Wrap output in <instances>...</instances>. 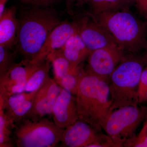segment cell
<instances>
[{"label": "cell", "mask_w": 147, "mask_h": 147, "mask_svg": "<svg viewBox=\"0 0 147 147\" xmlns=\"http://www.w3.org/2000/svg\"><path fill=\"white\" fill-rule=\"evenodd\" d=\"M18 15L17 50L25 59L36 57L49 35L62 22L56 9L23 5Z\"/></svg>", "instance_id": "1"}, {"label": "cell", "mask_w": 147, "mask_h": 147, "mask_svg": "<svg viewBox=\"0 0 147 147\" xmlns=\"http://www.w3.org/2000/svg\"><path fill=\"white\" fill-rule=\"evenodd\" d=\"M76 97L79 119L100 132L113 102L108 82L83 69Z\"/></svg>", "instance_id": "2"}, {"label": "cell", "mask_w": 147, "mask_h": 147, "mask_svg": "<svg viewBox=\"0 0 147 147\" xmlns=\"http://www.w3.org/2000/svg\"><path fill=\"white\" fill-rule=\"evenodd\" d=\"M96 15L97 23L110 34L121 50L135 53L146 47V26L130 12L111 11Z\"/></svg>", "instance_id": "3"}, {"label": "cell", "mask_w": 147, "mask_h": 147, "mask_svg": "<svg viewBox=\"0 0 147 147\" xmlns=\"http://www.w3.org/2000/svg\"><path fill=\"white\" fill-rule=\"evenodd\" d=\"M145 66L142 59L124 57L122 59L108 82L113 101L109 113L124 106L138 105V88Z\"/></svg>", "instance_id": "4"}, {"label": "cell", "mask_w": 147, "mask_h": 147, "mask_svg": "<svg viewBox=\"0 0 147 147\" xmlns=\"http://www.w3.org/2000/svg\"><path fill=\"white\" fill-rule=\"evenodd\" d=\"M63 131L44 117L26 118L15 123L12 138L18 147H54L61 142Z\"/></svg>", "instance_id": "5"}, {"label": "cell", "mask_w": 147, "mask_h": 147, "mask_svg": "<svg viewBox=\"0 0 147 147\" xmlns=\"http://www.w3.org/2000/svg\"><path fill=\"white\" fill-rule=\"evenodd\" d=\"M147 118V107L129 105L108 113L102 128L112 139L123 147L124 142L135 136L138 127Z\"/></svg>", "instance_id": "6"}, {"label": "cell", "mask_w": 147, "mask_h": 147, "mask_svg": "<svg viewBox=\"0 0 147 147\" xmlns=\"http://www.w3.org/2000/svg\"><path fill=\"white\" fill-rule=\"evenodd\" d=\"M124 57L119 47H106L90 52L87 72L108 82L109 77Z\"/></svg>", "instance_id": "7"}, {"label": "cell", "mask_w": 147, "mask_h": 147, "mask_svg": "<svg viewBox=\"0 0 147 147\" xmlns=\"http://www.w3.org/2000/svg\"><path fill=\"white\" fill-rule=\"evenodd\" d=\"M40 64H34L28 60L14 64L7 72L0 76V97L5 99L24 92L29 78Z\"/></svg>", "instance_id": "8"}, {"label": "cell", "mask_w": 147, "mask_h": 147, "mask_svg": "<svg viewBox=\"0 0 147 147\" xmlns=\"http://www.w3.org/2000/svg\"><path fill=\"white\" fill-rule=\"evenodd\" d=\"M80 24L62 21L49 35L38 55L30 60L32 63L40 64L47 59L48 55L55 50L62 49L68 39L79 33Z\"/></svg>", "instance_id": "9"}, {"label": "cell", "mask_w": 147, "mask_h": 147, "mask_svg": "<svg viewBox=\"0 0 147 147\" xmlns=\"http://www.w3.org/2000/svg\"><path fill=\"white\" fill-rule=\"evenodd\" d=\"M99 132L89 124L78 119L64 129L61 146L88 147L100 140L103 134Z\"/></svg>", "instance_id": "10"}, {"label": "cell", "mask_w": 147, "mask_h": 147, "mask_svg": "<svg viewBox=\"0 0 147 147\" xmlns=\"http://www.w3.org/2000/svg\"><path fill=\"white\" fill-rule=\"evenodd\" d=\"M61 90V87L50 78L37 91L32 109L25 119L41 118L52 114Z\"/></svg>", "instance_id": "11"}, {"label": "cell", "mask_w": 147, "mask_h": 147, "mask_svg": "<svg viewBox=\"0 0 147 147\" xmlns=\"http://www.w3.org/2000/svg\"><path fill=\"white\" fill-rule=\"evenodd\" d=\"M53 121L64 129L79 119L76 97L68 90L61 88L52 111Z\"/></svg>", "instance_id": "12"}, {"label": "cell", "mask_w": 147, "mask_h": 147, "mask_svg": "<svg viewBox=\"0 0 147 147\" xmlns=\"http://www.w3.org/2000/svg\"><path fill=\"white\" fill-rule=\"evenodd\" d=\"M79 34L90 52L106 47H119L110 34L97 22L82 21Z\"/></svg>", "instance_id": "13"}, {"label": "cell", "mask_w": 147, "mask_h": 147, "mask_svg": "<svg viewBox=\"0 0 147 147\" xmlns=\"http://www.w3.org/2000/svg\"><path fill=\"white\" fill-rule=\"evenodd\" d=\"M15 94L3 99L5 111L14 123L26 117L30 111L37 91Z\"/></svg>", "instance_id": "14"}, {"label": "cell", "mask_w": 147, "mask_h": 147, "mask_svg": "<svg viewBox=\"0 0 147 147\" xmlns=\"http://www.w3.org/2000/svg\"><path fill=\"white\" fill-rule=\"evenodd\" d=\"M17 7L5 8L0 16V45L10 48L16 45L18 29Z\"/></svg>", "instance_id": "15"}, {"label": "cell", "mask_w": 147, "mask_h": 147, "mask_svg": "<svg viewBox=\"0 0 147 147\" xmlns=\"http://www.w3.org/2000/svg\"><path fill=\"white\" fill-rule=\"evenodd\" d=\"M65 57L74 69H76L86 58L90 51L88 49L79 33L71 36L62 48Z\"/></svg>", "instance_id": "16"}, {"label": "cell", "mask_w": 147, "mask_h": 147, "mask_svg": "<svg viewBox=\"0 0 147 147\" xmlns=\"http://www.w3.org/2000/svg\"><path fill=\"white\" fill-rule=\"evenodd\" d=\"M47 59L53 65L54 80L57 83L69 74L75 72L79 67L75 70L72 68L70 63L64 55L62 49L54 51L48 55Z\"/></svg>", "instance_id": "17"}, {"label": "cell", "mask_w": 147, "mask_h": 147, "mask_svg": "<svg viewBox=\"0 0 147 147\" xmlns=\"http://www.w3.org/2000/svg\"><path fill=\"white\" fill-rule=\"evenodd\" d=\"M15 124L5 111L3 101L0 97V147L14 146L12 131Z\"/></svg>", "instance_id": "18"}, {"label": "cell", "mask_w": 147, "mask_h": 147, "mask_svg": "<svg viewBox=\"0 0 147 147\" xmlns=\"http://www.w3.org/2000/svg\"><path fill=\"white\" fill-rule=\"evenodd\" d=\"M51 62L48 59L40 64L32 74L25 87L24 92H32L38 89L50 77L49 72Z\"/></svg>", "instance_id": "19"}, {"label": "cell", "mask_w": 147, "mask_h": 147, "mask_svg": "<svg viewBox=\"0 0 147 147\" xmlns=\"http://www.w3.org/2000/svg\"><path fill=\"white\" fill-rule=\"evenodd\" d=\"M124 0H90L92 9L96 15L103 12L114 11L119 8Z\"/></svg>", "instance_id": "20"}, {"label": "cell", "mask_w": 147, "mask_h": 147, "mask_svg": "<svg viewBox=\"0 0 147 147\" xmlns=\"http://www.w3.org/2000/svg\"><path fill=\"white\" fill-rule=\"evenodd\" d=\"M15 54L11 53L9 48L0 45V76H2L13 65Z\"/></svg>", "instance_id": "21"}, {"label": "cell", "mask_w": 147, "mask_h": 147, "mask_svg": "<svg viewBox=\"0 0 147 147\" xmlns=\"http://www.w3.org/2000/svg\"><path fill=\"white\" fill-rule=\"evenodd\" d=\"M123 147H147V130L143 127L138 136L127 140Z\"/></svg>", "instance_id": "22"}, {"label": "cell", "mask_w": 147, "mask_h": 147, "mask_svg": "<svg viewBox=\"0 0 147 147\" xmlns=\"http://www.w3.org/2000/svg\"><path fill=\"white\" fill-rule=\"evenodd\" d=\"M23 5L39 7H51L58 0H17Z\"/></svg>", "instance_id": "23"}, {"label": "cell", "mask_w": 147, "mask_h": 147, "mask_svg": "<svg viewBox=\"0 0 147 147\" xmlns=\"http://www.w3.org/2000/svg\"><path fill=\"white\" fill-rule=\"evenodd\" d=\"M136 7L140 13L147 18V0H135Z\"/></svg>", "instance_id": "24"}, {"label": "cell", "mask_w": 147, "mask_h": 147, "mask_svg": "<svg viewBox=\"0 0 147 147\" xmlns=\"http://www.w3.org/2000/svg\"><path fill=\"white\" fill-rule=\"evenodd\" d=\"M90 0H66L67 7V8L70 9L71 6L74 3L81 5L84 4L85 3L89 2Z\"/></svg>", "instance_id": "25"}, {"label": "cell", "mask_w": 147, "mask_h": 147, "mask_svg": "<svg viewBox=\"0 0 147 147\" xmlns=\"http://www.w3.org/2000/svg\"><path fill=\"white\" fill-rule=\"evenodd\" d=\"M9 0H0V16H1L5 10V6Z\"/></svg>", "instance_id": "26"}, {"label": "cell", "mask_w": 147, "mask_h": 147, "mask_svg": "<svg viewBox=\"0 0 147 147\" xmlns=\"http://www.w3.org/2000/svg\"><path fill=\"white\" fill-rule=\"evenodd\" d=\"M147 102V86L145 89L142 97L139 100V103Z\"/></svg>", "instance_id": "27"}, {"label": "cell", "mask_w": 147, "mask_h": 147, "mask_svg": "<svg viewBox=\"0 0 147 147\" xmlns=\"http://www.w3.org/2000/svg\"><path fill=\"white\" fill-rule=\"evenodd\" d=\"M145 48H146V54H145L144 56V57L142 58V59H143V61H144V62L146 65H147V44Z\"/></svg>", "instance_id": "28"}, {"label": "cell", "mask_w": 147, "mask_h": 147, "mask_svg": "<svg viewBox=\"0 0 147 147\" xmlns=\"http://www.w3.org/2000/svg\"><path fill=\"white\" fill-rule=\"evenodd\" d=\"M143 128L145 129L146 130H147V121H146V122L144 125V126H143Z\"/></svg>", "instance_id": "29"}, {"label": "cell", "mask_w": 147, "mask_h": 147, "mask_svg": "<svg viewBox=\"0 0 147 147\" xmlns=\"http://www.w3.org/2000/svg\"><path fill=\"white\" fill-rule=\"evenodd\" d=\"M124 1H133V0H124Z\"/></svg>", "instance_id": "30"}]
</instances>
